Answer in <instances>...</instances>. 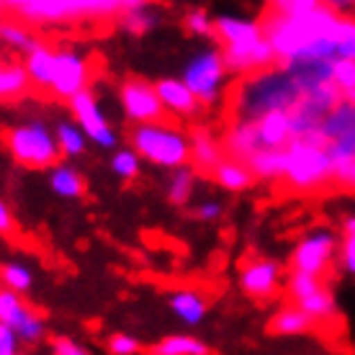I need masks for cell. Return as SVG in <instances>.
<instances>
[{
    "label": "cell",
    "instance_id": "cell-40",
    "mask_svg": "<svg viewBox=\"0 0 355 355\" xmlns=\"http://www.w3.org/2000/svg\"><path fill=\"white\" fill-rule=\"evenodd\" d=\"M0 10H3V3H0Z\"/></svg>",
    "mask_w": 355,
    "mask_h": 355
},
{
    "label": "cell",
    "instance_id": "cell-3",
    "mask_svg": "<svg viewBox=\"0 0 355 355\" xmlns=\"http://www.w3.org/2000/svg\"><path fill=\"white\" fill-rule=\"evenodd\" d=\"M286 155V170H284V183L291 193H317L332 186V160H329L327 142L322 139V134L314 132L296 137L288 142L284 150Z\"/></svg>",
    "mask_w": 355,
    "mask_h": 355
},
{
    "label": "cell",
    "instance_id": "cell-2",
    "mask_svg": "<svg viewBox=\"0 0 355 355\" xmlns=\"http://www.w3.org/2000/svg\"><path fill=\"white\" fill-rule=\"evenodd\" d=\"M214 39L222 44L224 64L234 75L250 78L275 67V54L263 36L260 21L222 13L214 18Z\"/></svg>",
    "mask_w": 355,
    "mask_h": 355
},
{
    "label": "cell",
    "instance_id": "cell-19",
    "mask_svg": "<svg viewBox=\"0 0 355 355\" xmlns=\"http://www.w3.org/2000/svg\"><path fill=\"white\" fill-rule=\"evenodd\" d=\"M314 327H317V322L311 320L304 309H299L296 304H284V306L270 317V322H268V329H270L273 335H281V338L309 335V332H314Z\"/></svg>",
    "mask_w": 355,
    "mask_h": 355
},
{
    "label": "cell",
    "instance_id": "cell-14",
    "mask_svg": "<svg viewBox=\"0 0 355 355\" xmlns=\"http://www.w3.org/2000/svg\"><path fill=\"white\" fill-rule=\"evenodd\" d=\"M155 90H157V98L165 111L180 116V119H193L201 111V103L193 98V93L183 85L180 78H160L155 83Z\"/></svg>",
    "mask_w": 355,
    "mask_h": 355
},
{
    "label": "cell",
    "instance_id": "cell-23",
    "mask_svg": "<svg viewBox=\"0 0 355 355\" xmlns=\"http://www.w3.org/2000/svg\"><path fill=\"white\" fill-rule=\"evenodd\" d=\"M299 309H304L314 322H332L338 320V299L327 284H322L314 293H309L304 302L296 304Z\"/></svg>",
    "mask_w": 355,
    "mask_h": 355
},
{
    "label": "cell",
    "instance_id": "cell-11",
    "mask_svg": "<svg viewBox=\"0 0 355 355\" xmlns=\"http://www.w3.org/2000/svg\"><path fill=\"white\" fill-rule=\"evenodd\" d=\"M90 62L88 57L75 49H57V64H54V78H52V93L60 101L70 103L72 98L90 90Z\"/></svg>",
    "mask_w": 355,
    "mask_h": 355
},
{
    "label": "cell",
    "instance_id": "cell-36",
    "mask_svg": "<svg viewBox=\"0 0 355 355\" xmlns=\"http://www.w3.org/2000/svg\"><path fill=\"white\" fill-rule=\"evenodd\" d=\"M0 355H21V338L6 324H0Z\"/></svg>",
    "mask_w": 355,
    "mask_h": 355
},
{
    "label": "cell",
    "instance_id": "cell-33",
    "mask_svg": "<svg viewBox=\"0 0 355 355\" xmlns=\"http://www.w3.org/2000/svg\"><path fill=\"white\" fill-rule=\"evenodd\" d=\"M183 26H186L188 34L204 36V39H214V18L209 16V10L206 8L188 10L186 18H183Z\"/></svg>",
    "mask_w": 355,
    "mask_h": 355
},
{
    "label": "cell",
    "instance_id": "cell-25",
    "mask_svg": "<svg viewBox=\"0 0 355 355\" xmlns=\"http://www.w3.org/2000/svg\"><path fill=\"white\" fill-rule=\"evenodd\" d=\"M196 191V170L193 168H178L170 173L168 186H165V196L173 206H186L193 198Z\"/></svg>",
    "mask_w": 355,
    "mask_h": 355
},
{
    "label": "cell",
    "instance_id": "cell-12",
    "mask_svg": "<svg viewBox=\"0 0 355 355\" xmlns=\"http://www.w3.org/2000/svg\"><path fill=\"white\" fill-rule=\"evenodd\" d=\"M0 324H6L16 332L21 343L34 345L44 338V317L28 306L21 293H13L8 288H0Z\"/></svg>",
    "mask_w": 355,
    "mask_h": 355
},
{
    "label": "cell",
    "instance_id": "cell-15",
    "mask_svg": "<svg viewBox=\"0 0 355 355\" xmlns=\"http://www.w3.org/2000/svg\"><path fill=\"white\" fill-rule=\"evenodd\" d=\"M224 157H227L224 144L209 129L198 126L191 132V165H193L196 173H209L211 175Z\"/></svg>",
    "mask_w": 355,
    "mask_h": 355
},
{
    "label": "cell",
    "instance_id": "cell-38",
    "mask_svg": "<svg viewBox=\"0 0 355 355\" xmlns=\"http://www.w3.org/2000/svg\"><path fill=\"white\" fill-rule=\"evenodd\" d=\"M0 234L3 237H10V234H16V216L10 211V206L0 198Z\"/></svg>",
    "mask_w": 355,
    "mask_h": 355
},
{
    "label": "cell",
    "instance_id": "cell-5",
    "mask_svg": "<svg viewBox=\"0 0 355 355\" xmlns=\"http://www.w3.org/2000/svg\"><path fill=\"white\" fill-rule=\"evenodd\" d=\"M129 147L139 155V160L162 170L186 168L191 162V134L168 121L134 126L129 132Z\"/></svg>",
    "mask_w": 355,
    "mask_h": 355
},
{
    "label": "cell",
    "instance_id": "cell-16",
    "mask_svg": "<svg viewBox=\"0 0 355 355\" xmlns=\"http://www.w3.org/2000/svg\"><path fill=\"white\" fill-rule=\"evenodd\" d=\"M168 306L178 320L188 324V327L201 324L206 320V314H209V299L201 291H196V288H178V291H173L168 296Z\"/></svg>",
    "mask_w": 355,
    "mask_h": 355
},
{
    "label": "cell",
    "instance_id": "cell-21",
    "mask_svg": "<svg viewBox=\"0 0 355 355\" xmlns=\"http://www.w3.org/2000/svg\"><path fill=\"white\" fill-rule=\"evenodd\" d=\"M150 355H211V347L196 335H168L147 350Z\"/></svg>",
    "mask_w": 355,
    "mask_h": 355
},
{
    "label": "cell",
    "instance_id": "cell-41",
    "mask_svg": "<svg viewBox=\"0 0 355 355\" xmlns=\"http://www.w3.org/2000/svg\"><path fill=\"white\" fill-rule=\"evenodd\" d=\"M0 288H3V286H0Z\"/></svg>",
    "mask_w": 355,
    "mask_h": 355
},
{
    "label": "cell",
    "instance_id": "cell-10",
    "mask_svg": "<svg viewBox=\"0 0 355 355\" xmlns=\"http://www.w3.org/2000/svg\"><path fill=\"white\" fill-rule=\"evenodd\" d=\"M70 111L75 116V124L83 129L88 142L98 144L101 150H116L119 134H116L114 126L108 124L106 114H103V108H101L93 90H85L78 98H72Z\"/></svg>",
    "mask_w": 355,
    "mask_h": 355
},
{
    "label": "cell",
    "instance_id": "cell-28",
    "mask_svg": "<svg viewBox=\"0 0 355 355\" xmlns=\"http://www.w3.org/2000/svg\"><path fill=\"white\" fill-rule=\"evenodd\" d=\"M54 137H57V144H60V152L64 157H80L85 147H88V139L83 129L75 121H60L54 126Z\"/></svg>",
    "mask_w": 355,
    "mask_h": 355
},
{
    "label": "cell",
    "instance_id": "cell-22",
    "mask_svg": "<svg viewBox=\"0 0 355 355\" xmlns=\"http://www.w3.org/2000/svg\"><path fill=\"white\" fill-rule=\"evenodd\" d=\"M49 186L60 198L75 201L85 196V178L80 175V170H75L72 165H57L49 173Z\"/></svg>",
    "mask_w": 355,
    "mask_h": 355
},
{
    "label": "cell",
    "instance_id": "cell-32",
    "mask_svg": "<svg viewBox=\"0 0 355 355\" xmlns=\"http://www.w3.org/2000/svg\"><path fill=\"white\" fill-rule=\"evenodd\" d=\"M329 78H332V85L343 96L355 93V62H350V60H335V62H329Z\"/></svg>",
    "mask_w": 355,
    "mask_h": 355
},
{
    "label": "cell",
    "instance_id": "cell-8",
    "mask_svg": "<svg viewBox=\"0 0 355 355\" xmlns=\"http://www.w3.org/2000/svg\"><path fill=\"white\" fill-rule=\"evenodd\" d=\"M340 250V237L338 232H332L329 227H317L302 234V240L296 242V248L291 250V273H304L322 278L329 273V268L335 266Z\"/></svg>",
    "mask_w": 355,
    "mask_h": 355
},
{
    "label": "cell",
    "instance_id": "cell-27",
    "mask_svg": "<svg viewBox=\"0 0 355 355\" xmlns=\"http://www.w3.org/2000/svg\"><path fill=\"white\" fill-rule=\"evenodd\" d=\"M0 284L13 293H26L34 286V270L24 260H8L0 266Z\"/></svg>",
    "mask_w": 355,
    "mask_h": 355
},
{
    "label": "cell",
    "instance_id": "cell-7",
    "mask_svg": "<svg viewBox=\"0 0 355 355\" xmlns=\"http://www.w3.org/2000/svg\"><path fill=\"white\" fill-rule=\"evenodd\" d=\"M180 80L186 85L201 106H216L224 98L230 70L224 64V54L219 46H204L193 52V57L186 62Z\"/></svg>",
    "mask_w": 355,
    "mask_h": 355
},
{
    "label": "cell",
    "instance_id": "cell-13",
    "mask_svg": "<svg viewBox=\"0 0 355 355\" xmlns=\"http://www.w3.org/2000/svg\"><path fill=\"white\" fill-rule=\"evenodd\" d=\"M237 281H240L242 293H248L250 299L266 302V299H273L275 293L281 291V286H284V268H281L278 260L255 258L242 266Z\"/></svg>",
    "mask_w": 355,
    "mask_h": 355
},
{
    "label": "cell",
    "instance_id": "cell-4",
    "mask_svg": "<svg viewBox=\"0 0 355 355\" xmlns=\"http://www.w3.org/2000/svg\"><path fill=\"white\" fill-rule=\"evenodd\" d=\"M126 0H10L3 8L16 13L21 24L42 26V24H72L88 18H119Z\"/></svg>",
    "mask_w": 355,
    "mask_h": 355
},
{
    "label": "cell",
    "instance_id": "cell-24",
    "mask_svg": "<svg viewBox=\"0 0 355 355\" xmlns=\"http://www.w3.org/2000/svg\"><path fill=\"white\" fill-rule=\"evenodd\" d=\"M0 42L13 49V52L24 54L26 57L36 44H39V39L26 24H21L18 18H8V21H0Z\"/></svg>",
    "mask_w": 355,
    "mask_h": 355
},
{
    "label": "cell",
    "instance_id": "cell-29",
    "mask_svg": "<svg viewBox=\"0 0 355 355\" xmlns=\"http://www.w3.org/2000/svg\"><path fill=\"white\" fill-rule=\"evenodd\" d=\"M338 266L345 275L355 278V214L343 219V240H340L338 250Z\"/></svg>",
    "mask_w": 355,
    "mask_h": 355
},
{
    "label": "cell",
    "instance_id": "cell-35",
    "mask_svg": "<svg viewBox=\"0 0 355 355\" xmlns=\"http://www.w3.org/2000/svg\"><path fill=\"white\" fill-rule=\"evenodd\" d=\"M227 211V206L219 201V198H204L201 204L196 206V216L201 219V222H219Z\"/></svg>",
    "mask_w": 355,
    "mask_h": 355
},
{
    "label": "cell",
    "instance_id": "cell-17",
    "mask_svg": "<svg viewBox=\"0 0 355 355\" xmlns=\"http://www.w3.org/2000/svg\"><path fill=\"white\" fill-rule=\"evenodd\" d=\"M121 31H126L129 36H147L150 31L160 26V13L155 6L142 3V0H126L121 16L116 18Z\"/></svg>",
    "mask_w": 355,
    "mask_h": 355
},
{
    "label": "cell",
    "instance_id": "cell-1",
    "mask_svg": "<svg viewBox=\"0 0 355 355\" xmlns=\"http://www.w3.org/2000/svg\"><path fill=\"white\" fill-rule=\"evenodd\" d=\"M263 36L275 54L278 67L350 60L355 62V16L338 13L327 3H311L302 13L268 10L260 21Z\"/></svg>",
    "mask_w": 355,
    "mask_h": 355
},
{
    "label": "cell",
    "instance_id": "cell-20",
    "mask_svg": "<svg viewBox=\"0 0 355 355\" xmlns=\"http://www.w3.org/2000/svg\"><path fill=\"white\" fill-rule=\"evenodd\" d=\"M211 178L216 186L230 191V193H242L255 183V175L248 170V165H242L240 160H232V157H224L211 173Z\"/></svg>",
    "mask_w": 355,
    "mask_h": 355
},
{
    "label": "cell",
    "instance_id": "cell-18",
    "mask_svg": "<svg viewBox=\"0 0 355 355\" xmlns=\"http://www.w3.org/2000/svg\"><path fill=\"white\" fill-rule=\"evenodd\" d=\"M54 64H57V49L44 42L31 49V52L24 57V70L28 75V83L36 85V88H52V78H54Z\"/></svg>",
    "mask_w": 355,
    "mask_h": 355
},
{
    "label": "cell",
    "instance_id": "cell-34",
    "mask_svg": "<svg viewBox=\"0 0 355 355\" xmlns=\"http://www.w3.org/2000/svg\"><path fill=\"white\" fill-rule=\"evenodd\" d=\"M106 350L111 355H137L142 350V343H139V338L129 335V332H114L106 340Z\"/></svg>",
    "mask_w": 355,
    "mask_h": 355
},
{
    "label": "cell",
    "instance_id": "cell-42",
    "mask_svg": "<svg viewBox=\"0 0 355 355\" xmlns=\"http://www.w3.org/2000/svg\"><path fill=\"white\" fill-rule=\"evenodd\" d=\"M21 355H24V353H21Z\"/></svg>",
    "mask_w": 355,
    "mask_h": 355
},
{
    "label": "cell",
    "instance_id": "cell-6",
    "mask_svg": "<svg viewBox=\"0 0 355 355\" xmlns=\"http://www.w3.org/2000/svg\"><path fill=\"white\" fill-rule=\"evenodd\" d=\"M6 147L10 157L31 170H52L60 165V144L54 137V129L44 121H24V124L10 126L6 132Z\"/></svg>",
    "mask_w": 355,
    "mask_h": 355
},
{
    "label": "cell",
    "instance_id": "cell-30",
    "mask_svg": "<svg viewBox=\"0 0 355 355\" xmlns=\"http://www.w3.org/2000/svg\"><path fill=\"white\" fill-rule=\"evenodd\" d=\"M111 170H114L116 178H121V180H134V178L139 175V170H142V160H139V155H137L132 147H121V150H116L114 157H111Z\"/></svg>",
    "mask_w": 355,
    "mask_h": 355
},
{
    "label": "cell",
    "instance_id": "cell-26",
    "mask_svg": "<svg viewBox=\"0 0 355 355\" xmlns=\"http://www.w3.org/2000/svg\"><path fill=\"white\" fill-rule=\"evenodd\" d=\"M28 75L24 64L0 62V101H13L21 98L28 90Z\"/></svg>",
    "mask_w": 355,
    "mask_h": 355
},
{
    "label": "cell",
    "instance_id": "cell-31",
    "mask_svg": "<svg viewBox=\"0 0 355 355\" xmlns=\"http://www.w3.org/2000/svg\"><path fill=\"white\" fill-rule=\"evenodd\" d=\"M322 284H324V281H322V278H314V275L291 273L288 275V281H286V293H288L291 304H299V302H304L309 293L317 291Z\"/></svg>",
    "mask_w": 355,
    "mask_h": 355
},
{
    "label": "cell",
    "instance_id": "cell-39",
    "mask_svg": "<svg viewBox=\"0 0 355 355\" xmlns=\"http://www.w3.org/2000/svg\"><path fill=\"white\" fill-rule=\"evenodd\" d=\"M347 98V101H350V103H353V106H355V93H350V96H345Z\"/></svg>",
    "mask_w": 355,
    "mask_h": 355
},
{
    "label": "cell",
    "instance_id": "cell-9",
    "mask_svg": "<svg viewBox=\"0 0 355 355\" xmlns=\"http://www.w3.org/2000/svg\"><path fill=\"white\" fill-rule=\"evenodd\" d=\"M119 98H121V108L124 116L132 121L134 126L142 124H157L165 121V108H162L155 83H147L144 78H126L119 85Z\"/></svg>",
    "mask_w": 355,
    "mask_h": 355
},
{
    "label": "cell",
    "instance_id": "cell-37",
    "mask_svg": "<svg viewBox=\"0 0 355 355\" xmlns=\"http://www.w3.org/2000/svg\"><path fill=\"white\" fill-rule=\"evenodd\" d=\"M52 353L54 355H90L88 347H83L80 343H75L72 338H54Z\"/></svg>",
    "mask_w": 355,
    "mask_h": 355
}]
</instances>
